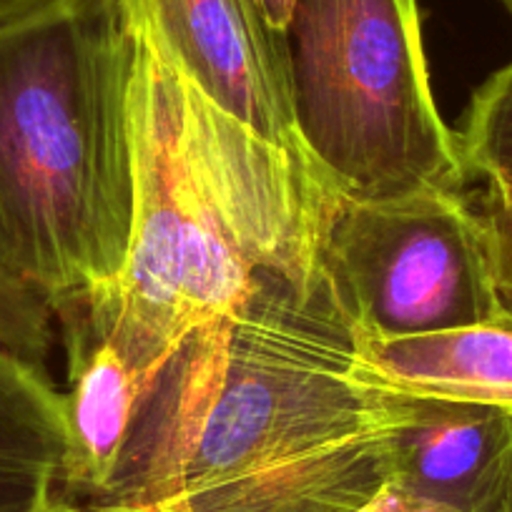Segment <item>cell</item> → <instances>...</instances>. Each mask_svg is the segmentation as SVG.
<instances>
[{"label":"cell","instance_id":"1","mask_svg":"<svg viewBox=\"0 0 512 512\" xmlns=\"http://www.w3.org/2000/svg\"><path fill=\"white\" fill-rule=\"evenodd\" d=\"M324 272L259 269L236 312L149 379L113 480L81 512H357L392 477L415 397L354 367Z\"/></svg>","mask_w":512,"mask_h":512},{"label":"cell","instance_id":"2","mask_svg":"<svg viewBox=\"0 0 512 512\" xmlns=\"http://www.w3.org/2000/svg\"><path fill=\"white\" fill-rule=\"evenodd\" d=\"M131 46L126 259L106 289L58 317L113 344L144 392L194 329L249 299L259 269L322 272L339 194L304 156L219 111L134 36Z\"/></svg>","mask_w":512,"mask_h":512},{"label":"cell","instance_id":"3","mask_svg":"<svg viewBox=\"0 0 512 512\" xmlns=\"http://www.w3.org/2000/svg\"><path fill=\"white\" fill-rule=\"evenodd\" d=\"M131 61L116 0H28L0 21V269L53 317L126 259Z\"/></svg>","mask_w":512,"mask_h":512},{"label":"cell","instance_id":"4","mask_svg":"<svg viewBox=\"0 0 512 512\" xmlns=\"http://www.w3.org/2000/svg\"><path fill=\"white\" fill-rule=\"evenodd\" d=\"M284 43L299 144L329 189L349 201L465 189L417 0H294Z\"/></svg>","mask_w":512,"mask_h":512},{"label":"cell","instance_id":"5","mask_svg":"<svg viewBox=\"0 0 512 512\" xmlns=\"http://www.w3.org/2000/svg\"><path fill=\"white\" fill-rule=\"evenodd\" d=\"M319 264L357 337L402 339L505 309L480 211L462 191L332 206Z\"/></svg>","mask_w":512,"mask_h":512},{"label":"cell","instance_id":"6","mask_svg":"<svg viewBox=\"0 0 512 512\" xmlns=\"http://www.w3.org/2000/svg\"><path fill=\"white\" fill-rule=\"evenodd\" d=\"M116 6L126 31L206 101L304 156L287 43L259 0H116Z\"/></svg>","mask_w":512,"mask_h":512},{"label":"cell","instance_id":"7","mask_svg":"<svg viewBox=\"0 0 512 512\" xmlns=\"http://www.w3.org/2000/svg\"><path fill=\"white\" fill-rule=\"evenodd\" d=\"M510 457L512 412L415 397L392 442L390 482L455 512H482Z\"/></svg>","mask_w":512,"mask_h":512},{"label":"cell","instance_id":"8","mask_svg":"<svg viewBox=\"0 0 512 512\" xmlns=\"http://www.w3.org/2000/svg\"><path fill=\"white\" fill-rule=\"evenodd\" d=\"M354 367L384 390L512 412V307L487 322L422 337H357Z\"/></svg>","mask_w":512,"mask_h":512},{"label":"cell","instance_id":"9","mask_svg":"<svg viewBox=\"0 0 512 512\" xmlns=\"http://www.w3.org/2000/svg\"><path fill=\"white\" fill-rule=\"evenodd\" d=\"M68 334V392L63 395L66 472L61 500L86 502L113 480L134 425L141 387L116 347L76 327Z\"/></svg>","mask_w":512,"mask_h":512},{"label":"cell","instance_id":"10","mask_svg":"<svg viewBox=\"0 0 512 512\" xmlns=\"http://www.w3.org/2000/svg\"><path fill=\"white\" fill-rule=\"evenodd\" d=\"M63 472V395L43 364L0 347V512H51Z\"/></svg>","mask_w":512,"mask_h":512},{"label":"cell","instance_id":"11","mask_svg":"<svg viewBox=\"0 0 512 512\" xmlns=\"http://www.w3.org/2000/svg\"><path fill=\"white\" fill-rule=\"evenodd\" d=\"M460 149L470 174L512 184V61L492 73L472 96Z\"/></svg>","mask_w":512,"mask_h":512},{"label":"cell","instance_id":"12","mask_svg":"<svg viewBox=\"0 0 512 512\" xmlns=\"http://www.w3.org/2000/svg\"><path fill=\"white\" fill-rule=\"evenodd\" d=\"M53 344V309L0 269V347L46 364Z\"/></svg>","mask_w":512,"mask_h":512},{"label":"cell","instance_id":"13","mask_svg":"<svg viewBox=\"0 0 512 512\" xmlns=\"http://www.w3.org/2000/svg\"><path fill=\"white\" fill-rule=\"evenodd\" d=\"M480 216L490 241L497 289L505 302H512V184L487 181Z\"/></svg>","mask_w":512,"mask_h":512},{"label":"cell","instance_id":"14","mask_svg":"<svg viewBox=\"0 0 512 512\" xmlns=\"http://www.w3.org/2000/svg\"><path fill=\"white\" fill-rule=\"evenodd\" d=\"M357 512H455L450 507L440 505V502L425 500V497L415 495V492L405 490V487L387 482L367 505L359 507Z\"/></svg>","mask_w":512,"mask_h":512},{"label":"cell","instance_id":"15","mask_svg":"<svg viewBox=\"0 0 512 512\" xmlns=\"http://www.w3.org/2000/svg\"><path fill=\"white\" fill-rule=\"evenodd\" d=\"M482 512H512V457L507 462V470L502 475L500 487L492 495V500L487 502V507Z\"/></svg>","mask_w":512,"mask_h":512},{"label":"cell","instance_id":"16","mask_svg":"<svg viewBox=\"0 0 512 512\" xmlns=\"http://www.w3.org/2000/svg\"><path fill=\"white\" fill-rule=\"evenodd\" d=\"M259 3H262L264 13H267L269 23L284 33V26H287V21H289V13H292L294 0H259Z\"/></svg>","mask_w":512,"mask_h":512},{"label":"cell","instance_id":"17","mask_svg":"<svg viewBox=\"0 0 512 512\" xmlns=\"http://www.w3.org/2000/svg\"><path fill=\"white\" fill-rule=\"evenodd\" d=\"M26 3L28 0H0V21L11 16V13H16L18 8L26 6Z\"/></svg>","mask_w":512,"mask_h":512},{"label":"cell","instance_id":"18","mask_svg":"<svg viewBox=\"0 0 512 512\" xmlns=\"http://www.w3.org/2000/svg\"><path fill=\"white\" fill-rule=\"evenodd\" d=\"M51 512H81V510H78V507L73 505V502H66V500H61V502H58L56 507H53Z\"/></svg>","mask_w":512,"mask_h":512},{"label":"cell","instance_id":"19","mask_svg":"<svg viewBox=\"0 0 512 512\" xmlns=\"http://www.w3.org/2000/svg\"><path fill=\"white\" fill-rule=\"evenodd\" d=\"M502 6H505V8H507V11H510V13H512V0H502Z\"/></svg>","mask_w":512,"mask_h":512}]
</instances>
